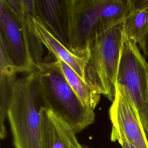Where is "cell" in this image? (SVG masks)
Listing matches in <instances>:
<instances>
[{"mask_svg": "<svg viewBox=\"0 0 148 148\" xmlns=\"http://www.w3.org/2000/svg\"><path fill=\"white\" fill-rule=\"evenodd\" d=\"M116 86L123 88L138 117L148 90V62L139 46L123 33Z\"/></svg>", "mask_w": 148, "mask_h": 148, "instance_id": "5b68a950", "label": "cell"}, {"mask_svg": "<svg viewBox=\"0 0 148 148\" xmlns=\"http://www.w3.org/2000/svg\"><path fill=\"white\" fill-rule=\"evenodd\" d=\"M44 108H47L36 72L17 79L7 112L14 148H43Z\"/></svg>", "mask_w": 148, "mask_h": 148, "instance_id": "7a4b0ae2", "label": "cell"}, {"mask_svg": "<svg viewBox=\"0 0 148 148\" xmlns=\"http://www.w3.org/2000/svg\"><path fill=\"white\" fill-rule=\"evenodd\" d=\"M124 33L123 23L99 35L90 48L84 79L99 94L114 99Z\"/></svg>", "mask_w": 148, "mask_h": 148, "instance_id": "277c9868", "label": "cell"}, {"mask_svg": "<svg viewBox=\"0 0 148 148\" xmlns=\"http://www.w3.org/2000/svg\"><path fill=\"white\" fill-rule=\"evenodd\" d=\"M139 119L148 143V90L143 108L139 114Z\"/></svg>", "mask_w": 148, "mask_h": 148, "instance_id": "9a60e30c", "label": "cell"}, {"mask_svg": "<svg viewBox=\"0 0 148 148\" xmlns=\"http://www.w3.org/2000/svg\"><path fill=\"white\" fill-rule=\"evenodd\" d=\"M72 4L73 0H34L35 18L70 50Z\"/></svg>", "mask_w": 148, "mask_h": 148, "instance_id": "ba28073f", "label": "cell"}, {"mask_svg": "<svg viewBox=\"0 0 148 148\" xmlns=\"http://www.w3.org/2000/svg\"><path fill=\"white\" fill-rule=\"evenodd\" d=\"M34 18V0H0V49L17 72L31 73L43 62Z\"/></svg>", "mask_w": 148, "mask_h": 148, "instance_id": "6da1fadb", "label": "cell"}, {"mask_svg": "<svg viewBox=\"0 0 148 148\" xmlns=\"http://www.w3.org/2000/svg\"><path fill=\"white\" fill-rule=\"evenodd\" d=\"M112 134L124 137L136 148H148L138 114L123 88L116 86L114 100L109 110Z\"/></svg>", "mask_w": 148, "mask_h": 148, "instance_id": "52a82bcc", "label": "cell"}, {"mask_svg": "<svg viewBox=\"0 0 148 148\" xmlns=\"http://www.w3.org/2000/svg\"><path fill=\"white\" fill-rule=\"evenodd\" d=\"M103 33L99 17V0H73L71 50L80 55H89L92 43Z\"/></svg>", "mask_w": 148, "mask_h": 148, "instance_id": "8992f818", "label": "cell"}, {"mask_svg": "<svg viewBox=\"0 0 148 148\" xmlns=\"http://www.w3.org/2000/svg\"><path fill=\"white\" fill-rule=\"evenodd\" d=\"M16 69L9 62L3 51L0 49V138L3 139L7 135L5 120L16 81Z\"/></svg>", "mask_w": 148, "mask_h": 148, "instance_id": "8fae6325", "label": "cell"}, {"mask_svg": "<svg viewBox=\"0 0 148 148\" xmlns=\"http://www.w3.org/2000/svg\"><path fill=\"white\" fill-rule=\"evenodd\" d=\"M136 0H99V17L102 32L123 23L134 10Z\"/></svg>", "mask_w": 148, "mask_h": 148, "instance_id": "7c38bea8", "label": "cell"}, {"mask_svg": "<svg viewBox=\"0 0 148 148\" xmlns=\"http://www.w3.org/2000/svg\"><path fill=\"white\" fill-rule=\"evenodd\" d=\"M43 148H83L73 131L50 109L42 110Z\"/></svg>", "mask_w": 148, "mask_h": 148, "instance_id": "9c48e42d", "label": "cell"}, {"mask_svg": "<svg viewBox=\"0 0 148 148\" xmlns=\"http://www.w3.org/2000/svg\"><path fill=\"white\" fill-rule=\"evenodd\" d=\"M138 46L142 50L145 56L148 58V36L141 44L138 45Z\"/></svg>", "mask_w": 148, "mask_h": 148, "instance_id": "e0dca14e", "label": "cell"}, {"mask_svg": "<svg viewBox=\"0 0 148 148\" xmlns=\"http://www.w3.org/2000/svg\"><path fill=\"white\" fill-rule=\"evenodd\" d=\"M34 21L36 33L41 43L54 56L56 59L65 62L85 80L84 70L89 55H80L72 51L50 33L40 21L35 18Z\"/></svg>", "mask_w": 148, "mask_h": 148, "instance_id": "30bf717a", "label": "cell"}, {"mask_svg": "<svg viewBox=\"0 0 148 148\" xmlns=\"http://www.w3.org/2000/svg\"><path fill=\"white\" fill-rule=\"evenodd\" d=\"M110 140L112 142L117 141L122 148H136L132 143L128 142L123 136L110 134Z\"/></svg>", "mask_w": 148, "mask_h": 148, "instance_id": "2e32d148", "label": "cell"}, {"mask_svg": "<svg viewBox=\"0 0 148 148\" xmlns=\"http://www.w3.org/2000/svg\"><path fill=\"white\" fill-rule=\"evenodd\" d=\"M124 33L137 45L148 36V0L136 1L134 10L123 23Z\"/></svg>", "mask_w": 148, "mask_h": 148, "instance_id": "4fadbf2b", "label": "cell"}, {"mask_svg": "<svg viewBox=\"0 0 148 148\" xmlns=\"http://www.w3.org/2000/svg\"><path fill=\"white\" fill-rule=\"evenodd\" d=\"M35 71L47 109L62 120L76 134L94 123V110L82 102L56 60L43 61Z\"/></svg>", "mask_w": 148, "mask_h": 148, "instance_id": "3957f363", "label": "cell"}, {"mask_svg": "<svg viewBox=\"0 0 148 148\" xmlns=\"http://www.w3.org/2000/svg\"><path fill=\"white\" fill-rule=\"evenodd\" d=\"M56 61L68 83L82 102L94 110L99 102L101 94L65 62L58 59H56Z\"/></svg>", "mask_w": 148, "mask_h": 148, "instance_id": "5bb4252c", "label": "cell"}, {"mask_svg": "<svg viewBox=\"0 0 148 148\" xmlns=\"http://www.w3.org/2000/svg\"><path fill=\"white\" fill-rule=\"evenodd\" d=\"M83 148H88V147H86V146H84V147H83Z\"/></svg>", "mask_w": 148, "mask_h": 148, "instance_id": "ac0fdd59", "label": "cell"}]
</instances>
